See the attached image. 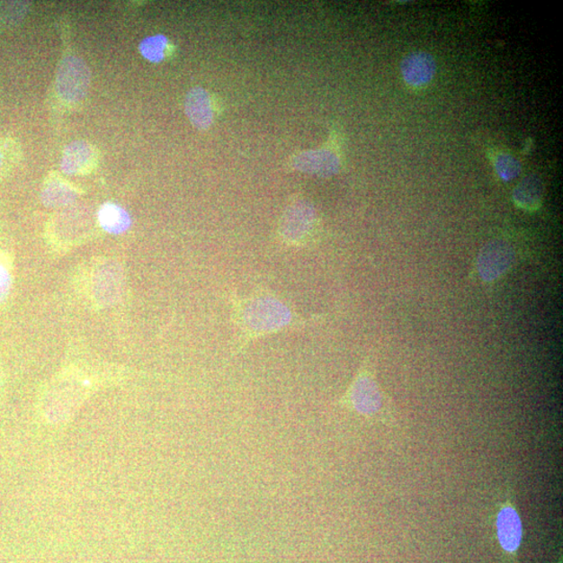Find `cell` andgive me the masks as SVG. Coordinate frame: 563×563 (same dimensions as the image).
<instances>
[{
	"instance_id": "obj_1",
	"label": "cell",
	"mask_w": 563,
	"mask_h": 563,
	"mask_svg": "<svg viewBox=\"0 0 563 563\" xmlns=\"http://www.w3.org/2000/svg\"><path fill=\"white\" fill-rule=\"evenodd\" d=\"M228 300L237 330L233 356L240 355L261 338L309 328L320 320L317 317H304L288 300L270 290H260L247 296L231 293Z\"/></svg>"
},
{
	"instance_id": "obj_2",
	"label": "cell",
	"mask_w": 563,
	"mask_h": 563,
	"mask_svg": "<svg viewBox=\"0 0 563 563\" xmlns=\"http://www.w3.org/2000/svg\"><path fill=\"white\" fill-rule=\"evenodd\" d=\"M322 226L316 206L302 195L291 199L283 213L279 226V239L286 246L307 247L319 239Z\"/></svg>"
},
{
	"instance_id": "obj_3",
	"label": "cell",
	"mask_w": 563,
	"mask_h": 563,
	"mask_svg": "<svg viewBox=\"0 0 563 563\" xmlns=\"http://www.w3.org/2000/svg\"><path fill=\"white\" fill-rule=\"evenodd\" d=\"M344 402L359 415L372 416L383 409L384 398L377 382L371 359L368 358L353 380Z\"/></svg>"
},
{
	"instance_id": "obj_4",
	"label": "cell",
	"mask_w": 563,
	"mask_h": 563,
	"mask_svg": "<svg viewBox=\"0 0 563 563\" xmlns=\"http://www.w3.org/2000/svg\"><path fill=\"white\" fill-rule=\"evenodd\" d=\"M90 83V72L81 58L67 57L58 67L57 93L65 103L80 102L86 95Z\"/></svg>"
},
{
	"instance_id": "obj_5",
	"label": "cell",
	"mask_w": 563,
	"mask_h": 563,
	"mask_svg": "<svg viewBox=\"0 0 563 563\" xmlns=\"http://www.w3.org/2000/svg\"><path fill=\"white\" fill-rule=\"evenodd\" d=\"M514 247L504 239H494L481 248L477 271L484 282H494L505 274L514 264Z\"/></svg>"
},
{
	"instance_id": "obj_6",
	"label": "cell",
	"mask_w": 563,
	"mask_h": 563,
	"mask_svg": "<svg viewBox=\"0 0 563 563\" xmlns=\"http://www.w3.org/2000/svg\"><path fill=\"white\" fill-rule=\"evenodd\" d=\"M291 165L300 173L325 179L337 174L342 167L339 156L329 148L299 153L292 159Z\"/></svg>"
},
{
	"instance_id": "obj_7",
	"label": "cell",
	"mask_w": 563,
	"mask_h": 563,
	"mask_svg": "<svg viewBox=\"0 0 563 563\" xmlns=\"http://www.w3.org/2000/svg\"><path fill=\"white\" fill-rule=\"evenodd\" d=\"M401 74L410 87L422 88L433 80L437 64L433 56L425 51H415L406 56L401 63Z\"/></svg>"
},
{
	"instance_id": "obj_8",
	"label": "cell",
	"mask_w": 563,
	"mask_h": 563,
	"mask_svg": "<svg viewBox=\"0 0 563 563\" xmlns=\"http://www.w3.org/2000/svg\"><path fill=\"white\" fill-rule=\"evenodd\" d=\"M185 111L190 122L198 130H208L215 118L213 98L207 90L195 87L190 90L185 100Z\"/></svg>"
},
{
	"instance_id": "obj_9",
	"label": "cell",
	"mask_w": 563,
	"mask_h": 563,
	"mask_svg": "<svg viewBox=\"0 0 563 563\" xmlns=\"http://www.w3.org/2000/svg\"><path fill=\"white\" fill-rule=\"evenodd\" d=\"M95 163V149L87 142L76 141L64 150L61 167L65 174L76 175L89 173Z\"/></svg>"
},
{
	"instance_id": "obj_10",
	"label": "cell",
	"mask_w": 563,
	"mask_h": 563,
	"mask_svg": "<svg viewBox=\"0 0 563 563\" xmlns=\"http://www.w3.org/2000/svg\"><path fill=\"white\" fill-rule=\"evenodd\" d=\"M497 538L505 551L513 553L519 549L523 535L519 514L513 507H504L496 517Z\"/></svg>"
},
{
	"instance_id": "obj_11",
	"label": "cell",
	"mask_w": 563,
	"mask_h": 563,
	"mask_svg": "<svg viewBox=\"0 0 563 563\" xmlns=\"http://www.w3.org/2000/svg\"><path fill=\"white\" fill-rule=\"evenodd\" d=\"M543 184L540 176L529 175L514 189L513 198L517 207L527 211L538 210L541 206Z\"/></svg>"
},
{
	"instance_id": "obj_12",
	"label": "cell",
	"mask_w": 563,
	"mask_h": 563,
	"mask_svg": "<svg viewBox=\"0 0 563 563\" xmlns=\"http://www.w3.org/2000/svg\"><path fill=\"white\" fill-rule=\"evenodd\" d=\"M97 219L103 230L114 235L127 232L132 225L130 214L122 207L111 202L102 206Z\"/></svg>"
},
{
	"instance_id": "obj_13",
	"label": "cell",
	"mask_w": 563,
	"mask_h": 563,
	"mask_svg": "<svg viewBox=\"0 0 563 563\" xmlns=\"http://www.w3.org/2000/svg\"><path fill=\"white\" fill-rule=\"evenodd\" d=\"M76 193L67 183L61 180H52L44 187L42 201L48 207H61L70 204L76 199Z\"/></svg>"
},
{
	"instance_id": "obj_14",
	"label": "cell",
	"mask_w": 563,
	"mask_h": 563,
	"mask_svg": "<svg viewBox=\"0 0 563 563\" xmlns=\"http://www.w3.org/2000/svg\"><path fill=\"white\" fill-rule=\"evenodd\" d=\"M167 49L168 40L163 35L146 38L139 45L141 55L153 63H159L165 60Z\"/></svg>"
},
{
	"instance_id": "obj_15",
	"label": "cell",
	"mask_w": 563,
	"mask_h": 563,
	"mask_svg": "<svg viewBox=\"0 0 563 563\" xmlns=\"http://www.w3.org/2000/svg\"><path fill=\"white\" fill-rule=\"evenodd\" d=\"M13 287V264L10 254L0 247V305L9 299Z\"/></svg>"
},
{
	"instance_id": "obj_16",
	"label": "cell",
	"mask_w": 563,
	"mask_h": 563,
	"mask_svg": "<svg viewBox=\"0 0 563 563\" xmlns=\"http://www.w3.org/2000/svg\"><path fill=\"white\" fill-rule=\"evenodd\" d=\"M495 169L497 176L504 181H513L520 175L522 166L519 160L514 156L508 154H501L496 156L495 161Z\"/></svg>"
},
{
	"instance_id": "obj_17",
	"label": "cell",
	"mask_w": 563,
	"mask_h": 563,
	"mask_svg": "<svg viewBox=\"0 0 563 563\" xmlns=\"http://www.w3.org/2000/svg\"><path fill=\"white\" fill-rule=\"evenodd\" d=\"M4 152L2 148H0V172H2V169L4 167Z\"/></svg>"
}]
</instances>
